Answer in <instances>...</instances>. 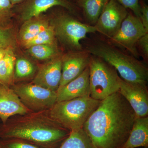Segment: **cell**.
Instances as JSON below:
<instances>
[{
	"mask_svg": "<svg viewBox=\"0 0 148 148\" xmlns=\"http://www.w3.org/2000/svg\"><path fill=\"white\" fill-rule=\"evenodd\" d=\"M35 71L34 66L25 58H19L15 61L14 75L16 78L23 79L31 76Z\"/></svg>",
	"mask_w": 148,
	"mask_h": 148,
	"instance_id": "cell-23",
	"label": "cell"
},
{
	"mask_svg": "<svg viewBox=\"0 0 148 148\" xmlns=\"http://www.w3.org/2000/svg\"><path fill=\"white\" fill-rule=\"evenodd\" d=\"M13 7L10 0H0V28H9L13 15Z\"/></svg>",
	"mask_w": 148,
	"mask_h": 148,
	"instance_id": "cell-24",
	"label": "cell"
},
{
	"mask_svg": "<svg viewBox=\"0 0 148 148\" xmlns=\"http://www.w3.org/2000/svg\"><path fill=\"white\" fill-rule=\"evenodd\" d=\"M119 85V92L129 103L136 116H148L147 86L128 82L121 77Z\"/></svg>",
	"mask_w": 148,
	"mask_h": 148,
	"instance_id": "cell-11",
	"label": "cell"
},
{
	"mask_svg": "<svg viewBox=\"0 0 148 148\" xmlns=\"http://www.w3.org/2000/svg\"><path fill=\"white\" fill-rule=\"evenodd\" d=\"M136 117L118 91L101 101L82 128L97 148H122Z\"/></svg>",
	"mask_w": 148,
	"mask_h": 148,
	"instance_id": "cell-1",
	"label": "cell"
},
{
	"mask_svg": "<svg viewBox=\"0 0 148 148\" xmlns=\"http://www.w3.org/2000/svg\"><path fill=\"white\" fill-rule=\"evenodd\" d=\"M83 49L101 58L116 70L125 81L147 86V66L132 55L125 52L110 42L97 40L87 43Z\"/></svg>",
	"mask_w": 148,
	"mask_h": 148,
	"instance_id": "cell-3",
	"label": "cell"
},
{
	"mask_svg": "<svg viewBox=\"0 0 148 148\" xmlns=\"http://www.w3.org/2000/svg\"><path fill=\"white\" fill-rule=\"evenodd\" d=\"M90 55L84 50L62 56V76L59 88L75 79L88 66Z\"/></svg>",
	"mask_w": 148,
	"mask_h": 148,
	"instance_id": "cell-12",
	"label": "cell"
},
{
	"mask_svg": "<svg viewBox=\"0 0 148 148\" xmlns=\"http://www.w3.org/2000/svg\"><path fill=\"white\" fill-rule=\"evenodd\" d=\"M148 146V117H136L130 134L122 148H137Z\"/></svg>",
	"mask_w": 148,
	"mask_h": 148,
	"instance_id": "cell-16",
	"label": "cell"
},
{
	"mask_svg": "<svg viewBox=\"0 0 148 148\" xmlns=\"http://www.w3.org/2000/svg\"><path fill=\"white\" fill-rule=\"evenodd\" d=\"M36 17L24 21L19 32V38L23 45L50 26L47 19Z\"/></svg>",
	"mask_w": 148,
	"mask_h": 148,
	"instance_id": "cell-18",
	"label": "cell"
},
{
	"mask_svg": "<svg viewBox=\"0 0 148 148\" xmlns=\"http://www.w3.org/2000/svg\"><path fill=\"white\" fill-rule=\"evenodd\" d=\"M28 49L31 55L38 60L52 59L58 55L56 45H38L32 46Z\"/></svg>",
	"mask_w": 148,
	"mask_h": 148,
	"instance_id": "cell-21",
	"label": "cell"
},
{
	"mask_svg": "<svg viewBox=\"0 0 148 148\" xmlns=\"http://www.w3.org/2000/svg\"><path fill=\"white\" fill-rule=\"evenodd\" d=\"M0 148H42L25 140L21 139H1L0 140Z\"/></svg>",
	"mask_w": 148,
	"mask_h": 148,
	"instance_id": "cell-25",
	"label": "cell"
},
{
	"mask_svg": "<svg viewBox=\"0 0 148 148\" xmlns=\"http://www.w3.org/2000/svg\"><path fill=\"white\" fill-rule=\"evenodd\" d=\"M19 8L21 19L25 21L38 17L42 13L54 7H60L78 16L79 8L68 0H24Z\"/></svg>",
	"mask_w": 148,
	"mask_h": 148,
	"instance_id": "cell-10",
	"label": "cell"
},
{
	"mask_svg": "<svg viewBox=\"0 0 148 148\" xmlns=\"http://www.w3.org/2000/svg\"><path fill=\"white\" fill-rule=\"evenodd\" d=\"M70 132L53 121L47 110L14 116L0 126L1 139H21L42 148L58 147Z\"/></svg>",
	"mask_w": 148,
	"mask_h": 148,
	"instance_id": "cell-2",
	"label": "cell"
},
{
	"mask_svg": "<svg viewBox=\"0 0 148 148\" xmlns=\"http://www.w3.org/2000/svg\"><path fill=\"white\" fill-rule=\"evenodd\" d=\"M11 49H7L5 55L0 61V84L10 86L13 85L15 58Z\"/></svg>",
	"mask_w": 148,
	"mask_h": 148,
	"instance_id": "cell-20",
	"label": "cell"
},
{
	"mask_svg": "<svg viewBox=\"0 0 148 148\" xmlns=\"http://www.w3.org/2000/svg\"><path fill=\"white\" fill-rule=\"evenodd\" d=\"M89 77L88 66L78 77L58 88L56 91L57 102L90 97Z\"/></svg>",
	"mask_w": 148,
	"mask_h": 148,
	"instance_id": "cell-15",
	"label": "cell"
},
{
	"mask_svg": "<svg viewBox=\"0 0 148 148\" xmlns=\"http://www.w3.org/2000/svg\"><path fill=\"white\" fill-rule=\"evenodd\" d=\"M7 49L0 48V61L1 60L5 55Z\"/></svg>",
	"mask_w": 148,
	"mask_h": 148,
	"instance_id": "cell-30",
	"label": "cell"
},
{
	"mask_svg": "<svg viewBox=\"0 0 148 148\" xmlns=\"http://www.w3.org/2000/svg\"><path fill=\"white\" fill-rule=\"evenodd\" d=\"M68 1H70L71 2L74 3H75V4L76 3V2L77 1V0H68Z\"/></svg>",
	"mask_w": 148,
	"mask_h": 148,
	"instance_id": "cell-32",
	"label": "cell"
},
{
	"mask_svg": "<svg viewBox=\"0 0 148 148\" xmlns=\"http://www.w3.org/2000/svg\"><path fill=\"white\" fill-rule=\"evenodd\" d=\"M62 65V56L58 55L51 59L40 68L33 83L56 92L61 82Z\"/></svg>",
	"mask_w": 148,
	"mask_h": 148,
	"instance_id": "cell-13",
	"label": "cell"
},
{
	"mask_svg": "<svg viewBox=\"0 0 148 148\" xmlns=\"http://www.w3.org/2000/svg\"><path fill=\"white\" fill-rule=\"evenodd\" d=\"M54 148H98L83 128L70 131L61 145Z\"/></svg>",
	"mask_w": 148,
	"mask_h": 148,
	"instance_id": "cell-19",
	"label": "cell"
},
{
	"mask_svg": "<svg viewBox=\"0 0 148 148\" xmlns=\"http://www.w3.org/2000/svg\"><path fill=\"white\" fill-rule=\"evenodd\" d=\"M11 88L23 105L32 112L48 110L57 102L56 92L33 83L13 85Z\"/></svg>",
	"mask_w": 148,
	"mask_h": 148,
	"instance_id": "cell-7",
	"label": "cell"
},
{
	"mask_svg": "<svg viewBox=\"0 0 148 148\" xmlns=\"http://www.w3.org/2000/svg\"><path fill=\"white\" fill-rule=\"evenodd\" d=\"M14 43L13 36L10 28H0V48L11 49Z\"/></svg>",
	"mask_w": 148,
	"mask_h": 148,
	"instance_id": "cell-26",
	"label": "cell"
},
{
	"mask_svg": "<svg viewBox=\"0 0 148 148\" xmlns=\"http://www.w3.org/2000/svg\"><path fill=\"white\" fill-rule=\"evenodd\" d=\"M123 7L132 11L135 16L140 18L141 7L139 0H116Z\"/></svg>",
	"mask_w": 148,
	"mask_h": 148,
	"instance_id": "cell-27",
	"label": "cell"
},
{
	"mask_svg": "<svg viewBox=\"0 0 148 148\" xmlns=\"http://www.w3.org/2000/svg\"><path fill=\"white\" fill-rule=\"evenodd\" d=\"M11 3L13 6L16 5L18 4L21 3L23 2L24 0H10Z\"/></svg>",
	"mask_w": 148,
	"mask_h": 148,
	"instance_id": "cell-31",
	"label": "cell"
},
{
	"mask_svg": "<svg viewBox=\"0 0 148 148\" xmlns=\"http://www.w3.org/2000/svg\"><path fill=\"white\" fill-rule=\"evenodd\" d=\"M137 48L140 49L144 58L147 59L148 58V33L143 36L137 43Z\"/></svg>",
	"mask_w": 148,
	"mask_h": 148,
	"instance_id": "cell-28",
	"label": "cell"
},
{
	"mask_svg": "<svg viewBox=\"0 0 148 148\" xmlns=\"http://www.w3.org/2000/svg\"><path fill=\"white\" fill-rule=\"evenodd\" d=\"M141 14L140 19L145 27L146 32L148 33V6L145 3H140Z\"/></svg>",
	"mask_w": 148,
	"mask_h": 148,
	"instance_id": "cell-29",
	"label": "cell"
},
{
	"mask_svg": "<svg viewBox=\"0 0 148 148\" xmlns=\"http://www.w3.org/2000/svg\"><path fill=\"white\" fill-rule=\"evenodd\" d=\"M110 0H77L75 4L82 12L86 24L94 26Z\"/></svg>",
	"mask_w": 148,
	"mask_h": 148,
	"instance_id": "cell-17",
	"label": "cell"
},
{
	"mask_svg": "<svg viewBox=\"0 0 148 148\" xmlns=\"http://www.w3.org/2000/svg\"><path fill=\"white\" fill-rule=\"evenodd\" d=\"M88 68L91 98L101 101L119 91L120 77L112 66L90 55Z\"/></svg>",
	"mask_w": 148,
	"mask_h": 148,
	"instance_id": "cell-5",
	"label": "cell"
},
{
	"mask_svg": "<svg viewBox=\"0 0 148 148\" xmlns=\"http://www.w3.org/2000/svg\"><path fill=\"white\" fill-rule=\"evenodd\" d=\"M56 36L53 26L51 24L46 29L40 33L35 38L24 45L29 48L33 45H56Z\"/></svg>",
	"mask_w": 148,
	"mask_h": 148,
	"instance_id": "cell-22",
	"label": "cell"
},
{
	"mask_svg": "<svg viewBox=\"0 0 148 148\" xmlns=\"http://www.w3.org/2000/svg\"><path fill=\"white\" fill-rule=\"evenodd\" d=\"M101 101L90 97H81L57 102L47 110L48 115L56 123L69 131L83 128L90 115Z\"/></svg>",
	"mask_w": 148,
	"mask_h": 148,
	"instance_id": "cell-4",
	"label": "cell"
},
{
	"mask_svg": "<svg viewBox=\"0 0 148 148\" xmlns=\"http://www.w3.org/2000/svg\"><path fill=\"white\" fill-rule=\"evenodd\" d=\"M147 33L140 18L128 13L119 30L109 40L114 45L119 48L125 49L131 55L138 58L137 43Z\"/></svg>",
	"mask_w": 148,
	"mask_h": 148,
	"instance_id": "cell-8",
	"label": "cell"
},
{
	"mask_svg": "<svg viewBox=\"0 0 148 148\" xmlns=\"http://www.w3.org/2000/svg\"><path fill=\"white\" fill-rule=\"evenodd\" d=\"M29 112H32L23 105L11 88L0 84V119L3 124L11 117Z\"/></svg>",
	"mask_w": 148,
	"mask_h": 148,
	"instance_id": "cell-14",
	"label": "cell"
},
{
	"mask_svg": "<svg viewBox=\"0 0 148 148\" xmlns=\"http://www.w3.org/2000/svg\"><path fill=\"white\" fill-rule=\"evenodd\" d=\"M128 13L116 0H110L94 25L97 32L110 40L119 30Z\"/></svg>",
	"mask_w": 148,
	"mask_h": 148,
	"instance_id": "cell-9",
	"label": "cell"
},
{
	"mask_svg": "<svg viewBox=\"0 0 148 148\" xmlns=\"http://www.w3.org/2000/svg\"><path fill=\"white\" fill-rule=\"evenodd\" d=\"M56 37L72 51L83 50L81 41L97 32L94 26L83 23L65 12L55 14L51 21Z\"/></svg>",
	"mask_w": 148,
	"mask_h": 148,
	"instance_id": "cell-6",
	"label": "cell"
}]
</instances>
